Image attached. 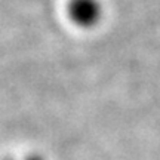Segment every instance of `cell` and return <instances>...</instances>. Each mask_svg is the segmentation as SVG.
<instances>
[{
  "label": "cell",
  "instance_id": "cell-1",
  "mask_svg": "<svg viewBox=\"0 0 160 160\" xmlns=\"http://www.w3.org/2000/svg\"><path fill=\"white\" fill-rule=\"evenodd\" d=\"M102 13V5L99 0H70L68 15L79 25L91 27Z\"/></svg>",
  "mask_w": 160,
  "mask_h": 160
}]
</instances>
